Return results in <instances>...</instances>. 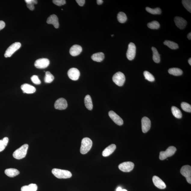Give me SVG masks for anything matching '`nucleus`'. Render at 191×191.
Instances as JSON below:
<instances>
[{
	"instance_id": "6",
	"label": "nucleus",
	"mask_w": 191,
	"mask_h": 191,
	"mask_svg": "<svg viewBox=\"0 0 191 191\" xmlns=\"http://www.w3.org/2000/svg\"><path fill=\"white\" fill-rule=\"evenodd\" d=\"M176 150V148L174 146H169L165 151H162L160 152V159L162 160H164L168 157L173 156Z\"/></svg>"
},
{
	"instance_id": "36",
	"label": "nucleus",
	"mask_w": 191,
	"mask_h": 191,
	"mask_svg": "<svg viewBox=\"0 0 191 191\" xmlns=\"http://www.w3.org/2000/svg\"><path fill=\"white\" fill-rule=\"evenodd\" d=\"M181 106L182 109L184 111L190 112H191V106L190 104L183 102L181 104Z\"/></svg>"
},
{
	"instance_id": "20",
	"label": "nucleus",
	"mask_w": 191,
	"mask_h": 191,
	"mask_svg": "<svg viewBox=\"0 0 191 191\" xmlns=\"http://www.w3.org/2000/svg\"><path fill=\"white\" fill-rule=\"evenodd\" d=\"M116 148L115 144H112L108 146L102 152V156L104 157L109 156L114 151Z\"/></svg>"
},
{
	"instance_id": "15",
	"label": "nucleus",
	"mask_w": 191,
	"mask_h": 191,
	"mask_svg": "<svg viewBox=\"0 0 191 191\" xmlns=\"http://www.w3.org/2000/svg\"><path fill=\"white\" fill-rule=\"evenodd\" d=\"M174 21L177 27L181 29H183L186 27L187 22L183 18L180 17H176Z\"/></svg>"
},
{
	"instance_id": "21",
	"label": "nucleus",
	"mask_w": 191,
	"mask_h": 191,
	"mask_svg": "<svg viewBox=\"0 0 191 191\" xmlns=\"http://www.w3.org/2000/svg\"><path fill=\"white\" fill-rule=\"evenodd\" d=\"M5 173L10 177H14L20 174V172L15 168L7 169L5 171Z\"/></svg>"
},
{
	"instance_id": "48",
	"label": "nucleus",
	"mask_w": 191,
	"mask_h": 191,
	"mask_svg": "<svg viewBox=\"0 0 191 191\" xmlns=\"http://www.w3.org/2000/svg\"><path fill=\"white\" fill-rule=\"evenodd\" d=\"M113 36H114V35H112V37H113Z\"/></svg>"
},
{
	"instance_id": "43",
	"label": "nucleus",
	"mask_w": 191,
	"mask_h": 191,
	"mask_svg": "<svg viewBox=\"0 0 191 191\" xmlns=\"http://www.w3.org/2000/svg\"><path fill=\"white\" fill-rule=\"evenodd\" d=\"M97 3L98 5H101L103 3L102 0H97Z\"/></svg>"
},
{
	"instance_id": "30",
	"label": "nucleus",
	"mask_w": 191,
	"mask_h": 191,
	"mask_svg": "<svg viewBox=\"0 0 191 191\" xmlns=\"http://www.w3.org/2000/svg\"><path fill=\"white\" fill-rule=\"evenodd\" d=\"M146 11L152 14H160L162 13V10L159 8H157L155 9H152L150 8H146Z\"/></svg>"
},
{
	"instance_id": "35",
	"label": "nucleus",
	"mask_w": 191,
	"mask_h": 191,
	"mask_svg": "<svg viewBox=\"0 0 191 191\" xmlns=\"http://www.w3.org/2000/svg\"><path fill=\"white\" fill-rule=\"evenodd\" d=\"M182 3L183 5L184 6L185 8L187 11L191 12V1L189 0H183Z\"/></svg>"
},
{
	"instance_id": "25",
	"label": "nucleus",
	"mask_w": 191,
	"mask_h": 191,
	"mask_svg": "<svg viewBox=\"0 0 191 191\" xmlns=\"http://www.w3.org/2000/svg\"><path fill=\"white\" fill-rule=\"evenodd\" d=\"M168 72L169 73L174 76H180L183 74V71L180 68H173L169 69Z\"/></svg>"
},
{
	"instance_id": "29",
	"label": "nucleus",
	"mask_w": 191,
	"mask_h": 191,
	"mask_svg": "<svg viewBox=\"0 0 191 191\" xmlns=\"http://www.w3.org/2000/svg\"><path fill=\"white\" fill-rule=\"evenodd\" d=\"M54 77L53 74L49 71L46 72L44 81L46 83H50L53 81Z\"/></svg>"
},
{
	"instance_id": "10",
	"label": "nucleus",
	"mask_w": 191,
	"mask_h": 191,
	"mask_svg": "<svg viewBox=\"0 0 191 191\" xmlns=\"http://www.w3.org/2000/svg\"><path fill=\"white\" fill-rule=\"evenodd\" d=\"M134 164L131 162H125L122 163L119 166V169L124 172H129L133 169Z\"/></svg>"
},
{
	"instance_id": "12",
	"label": "nucleus",
	"mask_w": 191,
	"mask_h": 191,
	"mask_svg": "<svg viewBox=\"0 0 191 191\" xmlns=\"http://www.w3.org/2000/svg\"><path fill=\"white\" fill-rule=\"evenodd\" d=\"M68 75L70 79L76 81L79 79L80 73L79 70L77 68H73L68 71Z\"/></svg>"
},
{
	"instance_id": "19",
	"label": "nucleus",
	"mask_w": 191,
	"mask_h": 191,
	"mask_svg": "<svg viewBox=\"0 0 191 191\" xmlns=\"http://www.w3.org/2000/svg\"><path fill=\"white\" fill-rule=\"evenodd\" d=\"M82 51V48L79 45H74L70 48L69 53L73 56L79 55Z\"/></svg>"
},
{
	"instance_id": "5",
	"label": "nucleus",
	"mask_w": 191,
	"mask_h": 191,
	"mask_svg": "<svg viewBox=\"0 0 191 191\" xmlns=\"http://www.w3.org/2000/svg\"><path fill=\"white\" fill-rule=\"evenodd\" d=\"M21 44L20 42H15L12 44L8 48L5 52V57H9L19 50L21 47Z\"/></svg>"
},
{
	"instance_id": "4",
	"label": "nucleus",
	"mask_w": 191,
	"mask_h": 191,
	"mask_svg": "<svg viewBox=\"0 0 191 191\" xmlns=\"http://www.w3.org/2000/svg\"><path fill=\"white\" fill-rule=\"evenodd\" d=\"M112 80L116 85L122 86L125 81V77L124 74L121 72H119L116 73L112 78Z\"/></svg>"
},
{
	"instance_id": "47",
	"label": "nucleus",
	"mask_w": 191,
	"mask_h": 191,
	"mask_svg": "<svg viewBox=\"0 0 191 191\" xmlns=\"http://www.w3.org/2000/svg\"><path fill=\"white\" fill-rule=\"evenodd\" d=\"M122 191H128L126 189H122Z\"/></svg>"
},
{
	"instance_id": "46",
	"label": "nucleus",
	"mask_w": 191,
	"mask_h": 191,
	"mask_svg": "<svg viewBox=\"0 0 191 191\" xmlns=\"http://www.w3.org/2000/svg\"><path fill=\"white\" fill-rule=\"evenodd\" d=\"M188 62L189 63V65L191 66V58H190V59H189Z\"/></svg>"
},
{
	"instance_id": "37",
	"label": "nucleus",
	"mask_w": 191,
	"mask_h": 191,
	"mask_svg": "<svg viewBox=\"0 0 191 191\" xmlns=\"http://www.w3.org/2000/svg\"><path fill=\"white\" fill-rule=\"evenodd\" d=\"M31 80L33 83L37 84V85H39V84L41 83V80H40L37 75H33L32 76L31 78Z\"/></svg>"
},
{
	"instance_id": "26",
	"label": "nucleus",
	"mask_w": 191,
	"mask_h": 191,
	"mask_svg": "<svg viewBox=\"0 0 191 191\" xmlns=\"http://www.w3.org/2000/svg\"><path fill=\"white\" fill-rule=\"evenodd\" d=\"M172 112L175 117L180 119L182 118V114L180 110L175 106H172L171 108Z\"/></svg>"
},
{
	"instance_id": "3",
	"label": "nucleus",
	"mask_w": 191,
	"mask_h": 191,
	"mask_svg": "<svg viewBox=\"0 0 191 191\" xmlns=\"http://www.w3.org/2000/svg\"><path fill=\"white\" fill-rule=\"evenodd\" d=\"M92 145V140L88 137L84 138L82 140L80 152L82 154H85L89 151Z\"/></svg>"
},
{
	"instance_id": "18",
	"label": "nucleus",
	"mask_w": 191,
	"mask_h": 191,
	"mask_svg": "<svg viewBox=\"0 0 191 191\" xmlns=\"http://www.w3.org/2000/svg\"><path fill=\"white\" fill-rule=\"evenodd\" d=\"M153 182L155 186L160 189H164L166 188L165 183L160 178L156 176H154L152 178Z\"/></svg>"
},
{
	"instance_id": "14",
	"label": "nucleus",
	"mask_w": 191,
	"mask_h": 191,
	"mask_svg": "<svg viewBox=\"0 0 191 191\" xmlns=\"http://www.w3.org/2000/svg\"><path fill=\"white\" fill-rule=\"evenodd\" d=\"M142 128L143 132L144 133L147 132L151 127V121L148 118L144 117L142 120Z\"/></svg>"
},
{
	"instance_id": "2",
	"label": "nucleus",
	"mask_w": 191,
	"mask_h": 191,
	"mask_svg": "<svg viewBox=\"0 0 191 191\" xmlns=\"http://www.w3.org/2000/svg\"><path fill=\"white\" fill-rule=\"evenodd\" d=\"M29 145L25 144L16 150L13 154L14 158L17 159H21L25 157L27 153Z\"/></svg>"
},
{
	"instance_id": "9",
	"label": "nucleus",
	"mask_w": 191,
	"mask_h": 191,
	"mask_svg": "<svg viewBox=\"0 0 191 191\" xmlns=\"http://www.w3.org/2000/svg\"><path fill=\"white\" fill-rule=\"evenodd\" d=\"M50 61L47 58H42L38 59L35 61V66L39 69H44L49 66Z\"/></svg>"
},
{
	"instance_id": "1",
	"label": "nucleus",
	"mask_w": 191,
	"mask_h": 191,
	"mask_svg": "<svg viewBox=\"0 0 191 191\" xmlns=\"http://www.w3.org/2000/svg\"><path fill=\"white\" fill-rule=\"evenodd\" d=\"M52 173L56 177L59 179H66L71 178L72 176L71 173L69 171L54 168Z\"/></svg>"
},
{
	"instance_id": "28",
	"label": "nucleus",
	"mask_w": 191,
	"mask_h": 191,
	"mask_svg": "<svg viewBox=\"0 0 191 191\" xmlns=\"http://www.w3.org/2000/svg\"><path fill=\"white\" fill-rule=\"evenodd\" d=\"M117 19L119 23H125L127 20V17L125 13L122 12H120L118 14Z\"/></svg>"
},
{
	"instance_id": "41",
	"label": "nucleus",
	"mask_w": 191,
	"mask_h": 191,
	"mask_svg": "<svg viewBox=\"0 0 191 191\" xmlns=\"http://www.w3.org/2000/svg\"><path fill=\"white\" fill-rule=\"evenodd\" d=\"M5 24L3 21H0V31L2 29L5 27Z\"/></svg>"
},
{
	"instance_id": "42",
	"label": "nucleus",
	"mask_w": 191,
	"mask_h": 191,
	"mask_svg": "<svg viewBox=\"0 0 191 191\" xmlns=\"http://www.w3.org/2000/svg\"><path fill=\"white\" fill-rule=\"evenodd\" d=\"M21 191H29V186H25L22 187L21 188Z\"/></svg>"
},
{
	"instance_id": "27",
	"label": "nucleus",
	"mask_w": 191,
	"mask_h": 191,
	"mask_svg": "<svg viewBox=\"0 0 191 191\" xmlns=\"http://www.w3.org/2000/svg\"><path fill=\"white\" fill-rule=\"evenodd\" d=\"M164 44L167 46L170 49L173 50L178 49L179 48L177 44L175 42L170 41H165L164 42Z\"/></svg>"
},
{
	"instance_id": "39",
	"label": "nucleus",
	"mask_w": 191,
	"mask_h": 191,
	"mask_svg": "<svg viewBox=\"0 0 191 191\" xmlns=\"http://www.w3.org/2000/svg\"><path fill=\"white\" fill-rule=\"evenodd\" d=\"M29 191H37L38 189V186L36 184H31L28 185Z\"/></svg>"
},
{
	"instance_id": "23",
	"label": "nucleus",
	"mask_w": 191,
	"mask_h": 191,
	"mask_svg": "<svg viewBox=\"0 0 191 191\" xmlns=\"http://www.w3.org/2000/svg\"><path fill=\"white\" fill-rule=\"evenodd\" d=\"M84 103L86 108L88 110H92L93 108V104L91 96L89 95H86L84 99Z\"/></svg>"
},
{
	"instance_id": "38",
	"label": "nucleus",
	"mask_w": 191,
	"mask_h": 191,
	"mask_svg": "<svg viewBox=\"0 0 191 191\" xmlns=\"http://www.w3.org/2000/svg\"><path fill=\"white\" fill-rule=\"evenodd\" d=\"M53 2L54 4L59 6L63 5L66 3L65 0H54Z\"/></svg>"
},
{
	"instance_id": "34",
	"label": "nucleus",
	"mask_w": 191,
	"mask_h": 191,
	"mask_svg": "<svg viewBox=\"0 0 191 191\" xmlns=\"http://www.w3.org/2000/svg\"><path fill=\"white\" fill-rule=\"evenodd\" d=\"M144 75L145 79L150 82H153L155 81V79L153 75L150 72L145 71L144 72Z\"/></svg>"
},
{
	"instance_id": "8",
	"label": "nucleus",
	"mask_w": 191,
	"mask_h": 191,
	"mask_svg": "<svg viewBox=\"0 0 191 191\" xmlns=\"http://www.w3.org/2000/svg\"><path fill=\"white\" fill-rule=\"evenodd\" d=\"M180 172L183 176L185 177L187 181L191 183V167L190 166L185 165L181 168Z\"/></svg>"
},
{
	"instance_id": "45",
	"label": "nucleus",
	"mask_w": 191,
	"mask_h": 191,
	"mask_svg": "<svg viewBox=\"0 0 191 191\" xmlns=\"http://www.w3.org/2000/svg\"><path fill=\"white\" fill-rule=\"evenodd\" d=\"M122 188H121L120 187H119L117 189H116V191H122Z\"/></svg>"
},
{
	"instance_id": "32",
	"label": "nucleus",
	"mask_w": 191,
	"mask_h": 191,
	"mask_svg": "<svg viewBox=\"0 0 191 191\" xmlns=\"http://www.w3.org/2000/svg\"><path fill=\"white\" fill-rule=\"evenodd\" d=\"M25 1L27 4L28 8L31 11H33L35 9L34 5H36L38 3L37 1L36 0H25Z\"/></svg>"
},
{
	"instance_id": "40",
	"label": "nucleus",
	"mask_w": 191,
	"mask_h": 191,
	"mask_svg": "<svg viewBox=\"0 0 191 191\" xmlns=\"http://www.w3.org/2000/svg\"><path fill=\"white\" fill-rule=\"evenodd\" d=\"M76 1L78 5L81 7H82L84 5L85 2V0H76Z\"/></svg>"
},
{
	"instance_id": "13",
	"label": "nucleus",
	"mask_w": 191,
	"mask_h": 191,
	"mask_svg": "<svg viewBox=\"0 0 191 191\" xmlns=\"http://www.w3.org/2000/svg\"><path fill=\"white\" fill-rule=\"evenodd\" d=\"M109 117L116 124L121 126L123 125L124 122L122 118L113 111H110L109 112Z\"/></svg>"
},
{
	"instance_id": "17",
	"label": "nucleus",
	"mask_w": 191,
	"mask_h": 191,
	"mask_svg": "<svg viewBox=\"0 0 191 191\" xmlns=\"http://www.w3.org/2000/svg\"><path fill=\"white\" fill-rule=\"evenodd\" d=\"M47 23L49 24H52L56 29H58L59 27V19L57 16L55 15H52L48 18Z\"/></svg>"
},
{
	"instance_id": "44",
	"label": "nucleus",
	"mask_w": 191,
	"mask_h": 191,
	"mask_svg": "<svg viewBox=\"0 0 191 191\" xmlns=\"http://www.w3.org/2000/svg\"><path fill=\"white\" fill-rule=\"evenodd\" d=\"M187 37L188 39L189 40H191V32L189 33L188 34V35H187Z\"/></svg>"
},
{
	"instance_id": "24",
	"label": "nucleus",
	"mask_w": 191,
	"mask_h": 191,
	"mask_svg": "<svg viewBox=\"0 0 191 191\" xmlns=\"http://www.w3.org/2000/svg\"><path fill=\"white\" fill-rule=\"evenodd\" d=\"M152 49L153 53V60L156 63H159L160 61V57L157 50L154 47H152Z\"/></svg>"
},
{
	"instance_id": "11",
	"label": "nucleus",
	"mask_w": 191,
	"mask_h": 191,
	"mask_svg": "<svg viewBox=\"0 0 191 191\" xmlns=\"http://www.w3.org/2000/svg\"><path fill=\"white\" fill-rule=\"evenodd\" d=\"M67 102L65 98H61L56 100L54 104L55 109L58 110H64L67 107Z\"/></svg>"
},
{
	"instance_id": "7",
	"label": "nucleus",
	"mask_w": 191,
	"mask_h": 191,
	"mask_svg": "<svg viewBox=\"0 0 191 191\" xmlns=\"http://www.w3.org/2000/svg\"><path fill=\"white\" fill-rule=\"evenodd\" d=\"M136 54V47L134 43H130L128 45L126 56L128 60L131 61L135 58Z\"/></svg>"
},
{
	"instance_id": "16",
	"label": "nucleus",
	"mask_w": 191,
	"mask_h": 191,
	"mask_svg": "<svg viewBox=\"0 0 191 191\" xmlns=\"http://www.w3.org/2000/svg\"><path fill=\"white\" fill-rule=\"evenodd\" d=\"M21 88L24 93L32 94L36 91V88L33 86L28 84H24L21 86Z\"/></svg>"
},
{
	"instance_id": "33",
	"label": "nucleus",
	"mask_w": 191,
	"mask_h": 191,
	"mask_svg": "<svg viewBox=\"0 0 191 191\" xmlns=\"http://www.w3.org/2000/svg\"><path fill=\"white\" fill-rule=\"evenodd\" d=\"M148 27L150 29H157L160 27L159 23L156 21H152L147 24Z\"/></svg>"
},
{
	"instance_id": "31",
	"label": "nucleus",
	"mask_w": 191,
	"mask_h": 191,
	"mask_svg": "<svg viewBox=\"0 0 191 191\" xmlns=\"http://www.w3.org/2000/svg\"><path fill=\"white\" fill-rule=\"evenodd\" d=\"M8 142L9 139L7 137L4 138L2 140H0V152L5 149Z\"/></svg>"
},
{
	"instance_id": "22",
	"label": "nucleus",
	"mask_w": 191,
	"mask_h": 191,
	"mask_svg": "<svg viewBox=\"0 0 191 191\" xmlns=\"http://www.w3.org/2000/svg\"><path fill=\"white\" fill-rule=\"evenodd\" d=\"M104 58V54L102 52L95 53L91 56V59L93 61L100 62L103 61Z\"/></svg>"
}]
</instances>
